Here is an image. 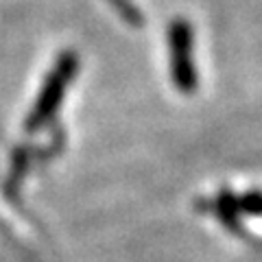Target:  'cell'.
Returning a JSON list of instances; mask_svg holds the SVG:
<instances>
[{"label":"cell","mask_w":262,"mask_h":262,"mask_svg":"<svg viewBox=\"0 0 262 262\" xmlns=\"http://www.w3.org/2000/svg\"><path fill=\"white\" fill-rule=\"evenodd\" d=\"M79 72V55L77 51H63L57 57L55 66L44 79V85L39 90V94L35 98V105L31 107L27 116V131H39L46 127L48 122L55 118V114L59 112L61 101L66 96V90L75 81Z\"/></svg>","instance_id":"cell-1"},{"label":"cell","mask_w":262,"mask_h":262,"mask_svg":"<svg viewBox=\"0 0 262 262\" xmlns=\"http://www.w3.org/2000/svg\"><path fill=\"white\" fill-rule=\"evenodd\" d=\"M168 66L173 85L182 94H194L199 85L194 63V29L186 18H175L168 24Z\"/></svg>","instance_id":"cell-2"},{"label":"cell","mask_w":262,"mask_h":262,"mask_svg":"<svg viewBox=\"0 0 262 262\" xmlns=\"http://www.w3.org/2000/svg\"><path fill=\"white\" fill-rule=\"evenodd\" d=\"M214 212L216 216L221 219V223L227 225L229 229H236L238 227V216H241V210H238V196H234L232 190H221L216 196V203H214Z\"/></svg>","instance_id":"cell-3"},{"label":"cell","mask_w":262,"mask_h":262,"mask_svg":"<svg viewBox=\"0 0 262 262\" xmlns=\"http://www.w3.org/2000/svg\"><path fill=\"white\" fill-rule=\"evenodd\" d=\"M105 3H107L112 9L120 15V20L129 24V27H134V29L144 27V13L134 0H105Z\"/></svg>","instance_id":"cell-4"},{"label":"cell","mask_w":262,"mask_h":262,"mask_svg":"<svg viewBox=\"0 0 262 262\" xmlns=\"http://www.w3.org/2000/svg\"><path fill=\"white\" fill-rule=\"evenodd\" d=\"M238 210L241 214H251V216H262V190H249L238 199Z\"/></svg>","instance_id":"cell-5"}]
</instances>
